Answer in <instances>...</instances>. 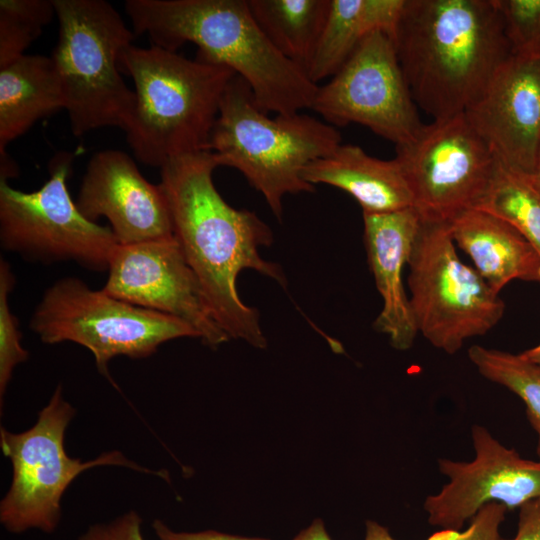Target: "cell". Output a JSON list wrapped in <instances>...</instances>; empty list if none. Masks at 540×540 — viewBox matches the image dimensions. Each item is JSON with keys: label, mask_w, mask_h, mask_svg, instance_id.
I'll use <instances>...</instances> for the list:
<instances>
[{"label": "cell", "mask_w": 540, "mask_h": 540, "mask_svg": "<svg viewBox=\"0 0 540 540\" xmlns=\"http://www.w3.org/2000/svg\"><path fill=\"white\" fill-rule=\"evenodd\" d=\"M214 154L200 151L177 156L160 168V186L168 200L173 231L198 277L212 312L230 338L257 348L266 346L256 309L237 290L245 269L286 284L281 267L263 259L259 248L273 241L270 227L254 212L230 206L217 191Z\"/></svg>", "instance_id": "cell-1"}, {"label": "cell", "mask_w": 540, "mask_h": 540, "mask_svg": "<svg viewBox=\"0 0 540 540\" xmlns=\"http://www.w3.org/2000/svg\"><path fill=\"white\" fill-rule=\"evenodd\" d=\"M415 104L465 113L512 55L496 0H405L392 37Z\"/></svg>", "instance_id": "cell-2"}, {"label": "cell", "mask_w": 540, "mask_h": 540, "mask_svg": "<svg viewBox=\"0 0 540 540\" xmlns=\"http://www.w3.org/2000/svg\"><path fill=\"white\" fill-rule=\"evenodd\" d=\"M124 6L135 35L174 52L195 44L197 59L231 69L265 113L312 108L318 84L275 48L248 0H127Z\"/></svg>", "instance_id": "cell-3"}, {"label": "cell", "mask_w": 540, "mask_h": 540, "mask_svg": "<svg viewBox=\"0 0 540 540\" xmlns=\"http://www.w3.org/2000/svg\"><path fill=\"white\" fill-rule=\"evenodd\" d=\"M135 86V106L123 129L138 161L161 168L171 158L209 150L223 93L236 75L226 66L133 44L119 55Z\"/></svg>", "instance_id": "cell-4"}, {"label": "cell", "mask_w": 540, "mask_h": 540, "mask_svg": "<svg viewBox=\"0 0 540 540\" xmlns=\"http://www.w3.org/2000/svg\"><path fill=\"white\" fill-rule=\"evenodd\" d=\"M255 103L248 84L235 75L228 83L211 131L209 151L218 166L243 174L278 219L288 194L313 192L302 172L332 153L341 135L332 125L301 112L271 118Z\"/></svg>", "instance_id": "cell-5"}, {"label": "cell", "mask_w": 540, "mask_h": 540, "mask_svg": "<svg viewBox=\"0 0 540 540\" xmlns=\"http://www.w3.org/2000/svg\"><path fill=\"white\" fill-rule=\"evenodd\" d=\"M58 40L50 56L75 136L126 127L136 101L122 78L119 55L134 32L104 0H53Z\"/></svg>", "instance_id": "cell-6"}, {"label": "cell", "mask_w": 540, "mask_h": 540, "mask_svg": "<svg viewBox=\"0 0 540 540\" xmlns=\"http://www.w3.org/2000/svg\"><path fill=\"white\" fill-rule=\"evenodd\" d=\"M449 222L420 217L408 261L409 303L418 330L448 354L491 330L505 304L456 251Z\"/></svg>", "instance_id": "cell-7"}, {"label": "cell", "mask_w": 540, "mask_h": 540, "mask_svg": "<svg viewBox=\"0 0 540 540\" xmlns=\"http://www.w3.org/2000/svg\"><path fill=\"white\" fill-rule=\"evenodd\" d=\"M30 325L44 343L70 341L87 348L106 376L116 356L146 358L167 341L198 337L175 317L91 289L75 277L60 279L45 291Z\"/></svg>", "instance_id": "cell-8"}, {"label": "cell", "mask_w": 540, "mask_h": 540, "mask_svg": "<svg viewBox=\"0 0 540 540\" xmlns=\"http://www.w3.org/2000/svg\"><path fill=\"white\" fill-rule=\"evenodd\" d=\"M75 409L63 398L59 385L49 403L26 431L0 432V445L12 464V482L0 504V522L12 533L38 529L52 533L61 519V499L70 483L82 472L97 466H125L161 475L132 462L119 451L81 461L67 455L65 430Z\"/></svg>", "instance_id": "cell-9"}, {"label": "cell", "mask_w": 540, "mask_h": 540, "mask_svg": "<svg viewBox=\"0 0 540 540\" xmlns=\"http://www.w3.org/2000/svg\"><path fill=\"white\" fill-rule=\"evenodd\" d=\"M74 155L60 152L49 165V179L23 192L0 180V242L3 249L45 264L73 261L108 270L120 245L110 227L86 219L68 190Z\"/></svg>", "instance_id": "cell-10"}, {"label": "cell", "mask_w": 540, "mask_h": 540, "mask_svg": "<svg viewBox=\"0 0 540 540\" xmlns=\"http://www.w3.org/2000/svg\"><path fill=\"white\" fill-rule=\"evenodd\" d=\"M394 158L420 217L445 222L478 208L497 165L465 113L423 124Z\"/></svg>", "instance_id": "cell-11"}, {"label": "cell", "mask_w": 540, "mask_h": 540, "mask_svg": "<svg viewBox=\"0 0 540 540\" xmlns=\"http://www.w3.org/2000/svg\"><path fill=\"white\" fill-rule=\"evenodd\" d=\"M311 109L334 127L360 124L395 146L423 126L394 41L382 31L366 37L331 80L318 85Z\"/></svg>", "instance_id": "cell-12"}, {"label": "cell", "mask_w": 540, "mask_h": 540, "mask_svg": "<svg viewBox=\"0 0 540 540\" xmlns=\"http://www.w3.org/2000/svg\"><path fill=\"white\" fill-rule=\"evenodd\" d=\"M107 271L111 296L187 323L211 347L230 339L175 236L119 245Z\"/></svg>", "instance_id": "cell-13"}, {"label": "cell", "mask_w": 540, "mask_h": 540, "mask_svg": "<svg viewBox=\"0 0 540 540\" xmlns=\"http://www.w3.org/2000/svg\"><path fill=\"white\" fill-rule=\"evenodd\" d=\"M471 435L473 461H438L440 472L448 476L449 482L424 502L432 525L460 530L485 504L497 502L512 510L540 497L538 461L523 459L482 426L473 425Z\"/></svg>", "instance_id": "cell-14"}, {"label": "cell", "mask_w": 540, "mask_h": 540, "mask_svg": "<svg viewBox=\"0 0 540 540\" xmlns=\"http://www.w3.org/2000/svg\"><path fill=\"white\" fill-rule=\"evenodd\" d=\"M75 203L92 222L106 217L120 245L174 236L162 187L147 181L121 150L106 149L91 157Z\"/></svg>", "instance_id": "cell-15"}, {"label": "cell", "mask_w": 540, "mask_h": 540, "mask_svg": "<svg viewBox=\"0 0 540 540\" xmlns=\"http://www.w3.org/2000/svg\"><path fill=\"white\" fill-rule=\"evenodd\" d=\"M465 114L498 161L531 174L540 147V59L511 55Z\"/></svg>", "instance_id": "cell-16"}, {"label": "cell", "mask_w": 540, "mask_h": 540, "mask_svg": "<svg viewBox=\"0 0 540 540\" xmlns=\"http://www.w3.org/2000/svg\"><path fill=\"white\" fill-rule=\"evenodd\" d=\"M368 263L383 307L374 327L389 337L397 350L409 349L418 330L403 283L420 224L414 207L377 214H363Z\"/></svg>", "instance_id": "cell-17"}, {"label": "cell", "mask_w": 540, "mask_h": 540, "mask_svg": "<svg viewBox=\"0 0 540 540\" xmlns=\"http://www.w3.org/2000/svg\"><path fill=\"white\" fill-rule=\"evenodd\" d=\"M302 177L313 186L326 184L345 191L359 203L363 214L413 207L411 190L397 160L378 159L357 145L340 144L306 166Z\"/></svg>", "instance_id": "cell-18"}, {"label": "cell", "mask_w": 540, "mask_h": 540, "mask_svg": "<svg viewBox=\"0 0 540 540\" xmlns=\"http://www.w3.org/2000/svg\"><path fill=\"white\" fill-rule=\"evenodd\" d=\"M455 245L496 292L512 280L540 283V254L510 224L480 209L467 210L449 222Z\"/></svg>", "instance_id": "cell-19"}, {"label": "cell", "mask_w": 540, "mask_h": 540, "mask_svg": "<svg viewBox=\"0 0 540 540\" xmlns=\"http://www.w3.org/2000/svg\"><path fill=\"white\" fill-rule=\"evenodd\" d=\"M64 109L51 57L24 54L0 68V154L39 119Z\"/></svg>", "instance_id": "cell-20"}, {"label": "cell", "mask_w": 540, "mask_h": 540, "mask_svg": "<svg viewBox=\"0 0 540 540\" xmlns=\"http://www.w3.org/2000/svg\"><path fill=\"white\" fill-rule=\"evenodd\" d=\"M405 0H330L327 19L307 68L312 82L333 76L370 34L393 37Z\"/></svg>", "instance_id": "cell-21"}, {"label": "cell", "mask_w": 540, "mask_h": 540, "mask_svg": "<svg viewBox=\"0 0 540 540\" xmlns=\"http://www.w3.org/2000/svg\"><path fill=\"white\" fill-rule=\"evenodd\" d=\"M248 4L275 48L306 72L320 40L330 0H248Z\"/></svg>", "instance_id": "cell-22"}, {"label": "cell", "mask_w": 540, "mask_h": 540, "mask_svg": "<svg viewBox=\"0 0 540 540\" xmlns=\"http://www.w3.org/2000/svg\"><path fill=\"white\" fill-rule=\"evenodd\" d=\"M477 209L510 224L540 254V189L530 174L497 160L491 182Z\"/></svg>", "instance_id": "cell-23"}, {"label": "cell", "mask_w": 540, "mask_h": 540, "mask_svg": "<svg viewBox=\"0 0 540 540\" xmlns=\"http://www.w3.org/2000/svg\"><path fill=\"white\" fill-rule=\"evenodd\" d=\"M468 357L482 376L505 386L522 399L527 418L538 434L537 455L540 463V366L520 354L480 345L471 346Z\"/></svg>", "instance_id": "cell-24"}, {"label": "cell", "mask_w": 540, "mask_h": 540, "mask_svg": "<svg viewBox=\"0 0 540 540\" xmlns=\"http://www.w3.org/2000/svg\"><path fill=\"white\" fill-rule=\"evenodd\" d=\"M54 16L53 0H1L0 68L24 55Z\"/></svg>", "instance_id": "cell-25"}, {"label": "cell", "mask_w": 540, "mask_h": 540, "mask_svg": "<svg viewBox=\"0 0 540 540\" xmlns=\"http://www.w3.org/2000/svg\"><path fill=\"white\" fill-rule=\"evenodd\" d=\"M512 55L540 59V0H496Z\"/></svg>", "instance_id": "cell-26"}, {"label": "cell", "mask_w": 540, "mask_h": 540, "mask_svg": "<svg viewBox=\"0 0 540 540\" xmlns=\"http://www.w3.org/2000/svg\"><path fill=\"white\" fill-rule=\"evenodd\" d=\"M15 284V277L10 265L0 261V396L6 391L14 368L26 361L29 353L21 344V332L18 320L12 313L8 297Z\"/></svg>", "instance_id": "cell-27"}, {"label": "cell", "mask_w": 540, "mask_h": 540, "mask_svg": "<svg viewBox=\"0 0 540 540\" xmlns=\"http://www.w3.org/2000/svg\"><path fill=\"white\" fill-rule=\"evenodd\" d=\"M507 511L503 504L497 502L485 504L471 518L466 530L443 529L427 540H504L499 534V526Z\"/></svg>", "instance_id": "cell-28"}, {"label": "cell", "mask_w": 540, "mask_h": 540, "mask_svg": "<svg viewBox=\"0 0 540 540\" xmlns=\"http://www.w3.org/2000/svg\"><path fill=\"white\" fill-rule=\"evenodd\" d=\"M77 540H145L142 519L137 512L129 511L109 522L90 526Z\"/></svg>", "instance_id": "cell-29"}, {"label": "cell", "mask_w": 540, "mask_h": 540, "mask_svg": "<svg viewBox=\"0 0 540 540\" xmlns=\"http://www.w3.org/2000/svg\"><path fill=\"white\" fill-rule=\"evenodd\" d=\"M152 527L159 540H267L261 538L241 537L214 530H206L201 532H176L170 529L161 520H154Z\"/></svg>", "instance_id": "cell-30"}, {"label": "cell", "mask_w": 540, "mask_h": 540, "mask_svg": "<svg viewBox=\"0 0 540 540\" xmlns=\"http://www.w3.org/2000/svg\"><path fill=\"white\" fill-rule=\"evenodd\" d=\"M512 540H540V497L519 507L518 530Z\"/></svg>", "instance_id": "cell-31"}, {"label": "cell", "mask_w": 540, "mask_h": 540, "mask_svg": "<svg viewBox=\"0 0 540 540\" xmlns=\"http://www.w3.org/2000/svg\"><path fill=\"white\" fill-rule=\"evenodd\" d=\"M293 540H332L320 519H316L308 528L301 531Z\"/></svg>", "instance_id": "cell-32"}, {"label": "cell", "mask_w": 540, "mask_h": 540, "mask_svg": "<svg viewBox=\"0 0 540 540\" xmlns=\"http://www.w3.org/2000/svg\"><path fill=\"white\" fill-rule=\"evenodd\" d=\"M364 540H396L388 530L374 521L366 522V535Z\"/></svg>", "instance_id": "cell-33"}, {"label": "cell", "mask_w": 540, "mask_h": 540, "mask_svg": "<svg viewBox=\"0 0 540 540\" xmlns=\"http://www.w3.org/2000/svg\"><path fill=\"white\" fill-rule=\"evenodd\" d=\"M520 355L528 361L540 366V343L530 349L520 353Z\"/></svg>", "instance_id": "cell-34"}, {"label": "cell", "mask_w": 540, "mask_h": 540, "mask_svg": "<svg viewBox=\"0 0 540 540\" xmlns=\"http://www.w3.org/2000/svg\"><path fill=\"white\" fill-rule=\"evenodd\" d=\"M530 176L533 179L534 183L537 185V187L540 189V147L537 153L533 171Z\"/></svg>", "instance_id": "cell-35"}]
</instances>
